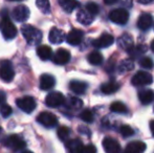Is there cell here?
<instances>
[{
	"instance_id": "cell-24",
	"label": "cell",
	"mask_w": 154,
	"mask_h": 153,
	"mask_svg": "<svg viewBox=\"0 0 154 153\" xmlns=\"http://www.w3.org/2000/svg\"><path fill=\"white\" fill-rule=\"evenodd\" d=\"M37 55L43 61H46V60L51 59V56H53V50L49 46L47 45H41L37 48Z\"/></svg>"
},
{
	"instance_id": "cell-29",
	"label": "cell",
	"mask_w": 154,
	"mask_h": 153,
	"mask_svg": "<svg viewBox=\"0 0 154 153\" xmlns=\"http://www.w3.org/2000/svg\"><path fill=\"white\" fill-rule=\"evenodd\" d=\"M88 62L92 65H100L103 62V56L100 51H92L88 55Z\"/></svg>"
},
{
	"instance_id": "cell-22",
	"label": "cell",
	"mask_w": 154,
	"mask_h": 153,
	"mask_svg": "<svg viewBox=\"0 0 154 153\" xmlns=\"http://www.w3.org/2000/svg\"><path fill=\"white\" fill-rule=\"evenodd\" d=\"M138 99L143 105H148L154 101V91L151 89H144L138 91Z\"/></svg>"
},
{
	"instance_id": "cell-21",
	"label": "cell",
	"mask_w": 154,
	"mask_h": 153,
	"mask_svg": "<svg viewBox=\"0 0 154 153\" xmlns=\"http://www.w3.org/2000/svg\"><path fill=\"white\" fill-rule=\"evenodd\" d=\"M69 88L72 92L77 94H83L85 93V91L87 90L88 88V85L85 83V82H82V81H71L69 83Z\"/></svg>"
},
{
	"instance_id": "cell-38",
	"label": "cell",
	"mask_w": 154,
	"mask_h": 153,
	"mask_svg": "<svg viewBox=\"0 0 154 153\" xmlns=\"http://www.w3.org/2000/svg\"><path fill=\"white\" fill-rule=\"evenodd\" d=\"M12 112H13L12 107L8 104H3L1 106V108H0V113H1V115L3 116V118H8V116H10L11 115H12Z\"/></svg>"
},
{
	"instance_id": "cell-25",
	"label": "cell",
	"mask_w": 154,
	"mask_h": 153,
	"mask_svg": "<svg viewBox=\"0 0 154 153\" xmlns=\"http://www.w3.org/2000/svg\"><path fill=\"white\" fill-rule=\"evenodd\" d=\"M120 88V85L119 83H116V81H110V82H107V83L103 84L101 86V90L103 93L105 94H112L114 92H116Z\"/></svg>"
},
{
	"instance_id": "cell-7",
	"label": "cell",
	"mask_w": 154,
	"mask_h": 153,
	"mask_svg": "<svg viewBox=\"0 0 154 153\" xmlns=\"http://www.w3.org/2000/svg\"><path fill=\"white\" fill-rule=\"evenodd\" d=\"M37 121L38 123H40L41 125H43L46 128H54L55 126H57L58 124V118L54 113L47 112V111H43L40 115L37 116Z\"/></svg>"
},
{
	"instance_id": "cell-44",
	"label": "cell",
	"mask_w": 154,
	"mask_h": 153,
	"mask_svg": "<svg viewBox=\"0 0 154 153\" xmlns=\"http://www.w3.org/2000/svg\"><path fill=\"white\" fill-rule=\"evenodd\" d=\"M116 0H111V1H105V3L106 4H113V3H116Z\"/></svg>"
},
{
	"instance_id": "cell-8",
	"label": "cell",
	"mask_w": 154,
	"mask_h": 153,
	"mask_svg": "<svg viewBox=\"0 0 154 153\" xmlns=\"http://www.w3.org/2000/svg\"><path fill=\"white\" fill-rule=\"evenodd\" d=\"M132 84L134 86H145V85H150L153 82V78L149 72H137L135 75L133 76L131 80Z\"/></svg>"
},
{
	"instance_id": "cell-16",
	"label": "cell",
	"mask_w": 154,
	"mask_h": 153,
	"mask_svg": "<svg viewBox=\"0 0 154 153\" xmlns=\"http://www.w3.org/2000/svg\"><path fill=\"white\" fill-rule=\"evenodd\" d=\"M153 25V17L148 13H145L140 16L137 20V27L142 31H146V29H150Z\"/></svg>"
},
{
	"instance_id": "cell-28",
	"label": "cell",
	"mask_w": 154,
	"mask_h": 153,
	"mask_svg": "<svg viewBox=\"0 0 154 153\" xmlns=\"http://www.w3.org/2000/svg\"><path fill=\"white\" fill-rule=\"evenodd\" d=\"M65 103H66L67 108H70L72 110H78V109H81L83 107L82 100H80L79 98H75V96H70Z\"/></svg>"
},
{
	"instance_id": "cell-43",
	"label": "cell",
	"mask_w": 154,
	"mask_h": 153,
	"mask_svg": "<svg viewBox=\"0 0 154 153\" xmlns=\"http://www.w3.org/2000/svg\"><path fill=\"white\" fill-rule=\"evenodd\" d=\"M150 130H151V132H152V134L154 136V120L150 122Z\"/></svg>"
},
{
	"instance_id": "cell-13",
	"label": "cell",
	"mask_w": 154,
	"mask_h": 153,
	"mask_svg": "<svg viewBox=\"0 0 154 153\" xmlns=\"http://www.w3.org/2000/svg\"><path fill=\"white\" fill-rule=\"evenodd\" d=\"M83 37H84V33L81 29H73L67 34L66 41L70 45H79L82 42V40H83Z\"/></svg>"
},
{
	"instance_id": "cell-4",
	"label": "cell",
	"mask_w": 154,
	"mask_h": 153,
	"mask_svg": "<svg viewBox=\"0 0 154 153\" xmlns=\"http://www.w3.org/2000/svg\"><path fill=\"white\" fill-rule=\"evenodd\" d=\"M15 77V70L10 61L4 60L0 62V79L3 82H12Z\"/></svg>"
},
{
	"instance_id": "cell-33",
	"label": "cell",
	"mask_w": 154,
	"mask_h": 153,
	"mask_svg": "<svg viewBox=\"0 0 154 153\" xmlns=\"http://www.w3.org/2000/svg\"><path fill=\"white\" fill-rule=\"evenodd\" d=\"M69 134H70V130H69L67 127L62 126L58 129V137H59L61 141H67L69 137Z\"/></svg>"
},
{
	"instance_id": "cell-15",
	"label": "cell",
	"mask_w": 154,
	"mask_h": 153,
	"mask_svg": "<svg viewBox=\"0 0 154 153\" xmlns=\"http://www.w3.org/2000/svg\"><path fill=\"white\" fill-rule=\"evenodd\" d=\"M48 39L49 42H51L53 44H60L66 39V37H65V34L62 29H58V27H53L49 32Z\"/></svg>"
},
{
	"instance_id": "cell-27",
	"label": "cell",
	"mask_w": 154,
	"mask_h": 153,
	"mask_svg": "<svg viewBox=\"0 0 154 153\" xmlns=\"http://www.w3.org/2000/svg\"><path fill=\"white\" fill-rule=\"evenodd\" d=\"M146 51H147V47L145 45H136V46L132 47L128 53H129V56L131 59H137V58L142 57Z\"/></svg>"
},
{
	"instance_id": "cell-32",
	"label": "cell",
	"mask_w": 154,
	"mask_h": 153,
	"mask_svg": "<svg viewBox=\"0 0 154 153\" xmlns=\"http://www.w3.org/2000/svg\"><path fill=\"white\" fill-rule=\"evenodd\" d=\"M134 67V63L132 60L130 59H126L124 61L121 62L120 64V72H130L132 70Z\"/></svg>"
},
{
	"instance_id": "cell-46",
	"label": "cell",
	"mask_w": 154,
	"mask_h": 153,
	"mask_svg": "<svg viewBox=\"0 0 154 153\" xmlns=\"http://www.w3.org/2000/svg\"><path fill=\"white\" fill-rule=\"evenodd\" d=\"M22 153H32V151H23Z\"/></svg>"
},
{
	"instance_id": "cell-18",
	"label": "cell",
	"mask_w": 154,
	"mask_h": 153,
	"mask_svg": "<svg viewBox=\"0 0 154 153\" xmlns=\"http://www.w3.org/2000/svg\"><path fill=\"white\" fill-rule=\"evenodd\" d=\"M85 146L79 139H70L66 143V148L69 153H82Z\"/></svg>"
},
{
	"instance_id": "cell-45",
	"label": "cell",
	"mask_w": 154,
	"mask_h": 153,
	"mask_svg": "<svg viewBox=\"0 0 154 153\" xmlns=\"http://www.w3.org/2000/svg\"><path fill=\"white\" fill-rule=\"evenodd\" d=\"M151 49H152V50L154 51V40L152 41V42H151Z\"/></svg>"
},
{
	"instance_id": "cell-6",
	"label": "cell",
	"mask_w": 154,
	"mask_h": 153,
	"mask_svg": "<svg viewBox=\"0 0 154 153\" xmlns=\"http://www.w3.org/2000/svg\"><path fill=\"white\" fill-rule=\"evenodd\" d=\"M109 19L116 24L124 25L129 20V14L125 8H116L110 12Z\"/></svg>"
},
{
	"instance_id": "cell-26",
	"label": "cell",
	"mask_w": 154,
	"mask_h": 153,
	"mask_svg": "<svg viewBox=\"0 0 154 153\" xmlns=\"http://www.w3.org/2000/svg\"><path fill=\"white\" fill-rule=\"evenodd\" d=\"M59 4L66 13H71L80 6V3L75 0H60Z\"/></svg>"
},
{
	"instance_id": "cell-14",
	"label": "cell",
	"mask_w": 154,
	"mask_h": 153,
	"mask_svg": "<svg viewBox=\"0 0 154 153\" xmlns=\"http://www.w3.org/2000/svg\"><path fill=\"white\" fill-rule=\"evenodd\" d=\"M103 148L106 153H120L121 146L116 139L106 137L103 139Z\"/></svg>"
},
{
	"instance_id": "cell-34",
	"label": "cell",
	"mask_w": 154,
	"mask_h": 153,
	"mask_svg": "<svg viewBox=\"0 0 154 153\" xmlns=\"http://www.w3.org/2000/svg\"><path fill=\"white\" fill-rule=\"evenodd\" d=\"M80 118H81L82 121H84L86 123L93 122V113L90 110H88V109H85V110L82 111L81 115H80Z\"/></svg>"
},
{
	"instance_id": "cell-11",
	"label": "cell",
	"mask_w": 154,
	"mask_h": 153,
	"mask_svg": "<svg viewBox=\"0 0 154 153\" xmlns=\"http://www.w3.org/2000/svg\"><path fill=\"white\" fill-rule=\"evenodd\" d=\"M70 60V53L65 48H59L53 57V62L58 65H64Z\"/></svg>"
},
{
	"instance_id": "cell-1",
	"label": "cell",
	"mask_w": 154,
	"mask_h": 153,
	"mask_svg": "<svg viewBox=\"0 0 154 153\" xmlns=\"http://www.w3.org/2000/svg\"><path fill=\"white\" fill-rule=\"evenodd\" d=\"M21 33H22L23 37L26 40L29 45H38L42 40V33L40 29H38L37 27L32 26L29 24L22 25L21 27Z\"/></svg>"
},
{
	"instance_id": "cell-3",
	"label": "cell",
	"mask_w": 154,
	"mask_h": 153,
	"mask_svg": "<svg viewBox=\"0 0 154 153\" xmlns=\"http://www.w3.org/2000/svg\"><path fill=\"white\" fill-rule=\"evenodd\" d=\"M4 145L10 149H12L13 151H20V150L24 149L26 144L21 136L17 134H12L4 139Z\"/></svg>"
},
{
	"instance_id": "cell-17",
	"label": "cell",
	"mask_w": 154,
	"mask_h": 153,
	"mask_svg": "<svg viewBox=\"0 0 154 153\" xmlns=\"http://www.w3.org/2000/svg\"><path fill=\"white\" fill-rule=\"evenodd\" d=\"M147 146L142 141H134L127 145L125 153H144Z\"/></svg>"
},
{
	"instance_id": "cell-30",
	"label": "cell",
	"mask_w": 154,
	"mask_h": 153,
	"mask_svg": "<svg viewBox=\"0 0 154 153\" xmlns=\"http://www.w3.org/2000/svg\"><path fill=\"white\" fill-rule=\"evenodd\" d=\"M110 109H111L112 112H116V113H126L127 112V107H126V105L122 102L112 103L111 106H110Z\"/></svg>"
},
{
	"instance_id": "cell-35",
	"label": "cell",
	"mask_w": 154,
	"mask_h": 153,
	"mask_svg": "<svg viewBox=\"0 0 154 153\" xmlns=\"http://www.w3.org/2000/svg\"><path fill=\"white\" fill-rule=\"evenodd\" d=\"M120 132L124 137H130L134 134V130L128 125H123L120 128Z\"/></svg>"
},
{
	"instance_id": "cell-40",
	"label": "cell",
	"mask_w": 154,
	"mask_h": 153,
	"mask_svg": "<svg viewBox=\"0 0 154 153\" xmlns=\"http://www.w3.org/2000/svg\"><path fill=\"white\" fill-rule=\"evenodd\" d=\"M79 132L81 133V134H84V135H90L91 134V132H90V130L87 128V127L85 126H82V127H79Z\"/></svg>"
},
{
	"instance_id": "cell-20",
	"label": "cell",
	"mask_w": 154,
	"mask_h": 153,
	"mask_svg": "<svg viewBox=\"0 0 154 153\" xmlns=\"http://www.w3.org/2000/svg\"><path fill=\"white\" fill-rule=\"evenodd\" d=\"M56 80L51 75L44 74L40 78V88L42 90H48L55 86Z\"/></svg>"
},
{
	"instance_id": "cell-31",
	"label": "cell",
	"mask_w": 154,
	"mask_h": 153,
	"mask_svg": "<svg viewBox=\"0 0 154 153\" xmlns=\"http://www.w3.org/2000/svg\"><path fill=\"white\" fill-rule=\"evenodd\" d=\"M36 5L43 14H47L51 12V3L47 0H38L36 1Z\"/></svg>"
},
{
	"instance_id": "cell-37",
	"label": "cell",
	"mask_w": 154,
	"mask_h": 153,
	"mask_svg": "<svg viewBox=\"0 0 154 153\" xmlns=\"http://www.w3.org/2000/svg\"><path fill=\"white\" fill-rule=\"evenodd\" d=\"M140 65L142 66V67H144V68H147V69H151V68L153 67L154 63L149 57H144V58H142V59H140Z\"/></svg>"
},
{
	"instance_id": "cell-42",
	"label": "cell",
	"mask_w": 154,
	"mask_h": 153,
	"mask_svg": "<svg viewBox=\"0 0 154 153\" xmlns=\"http://www.w3.org/2000/svg\"><path fill=\"white\" fill-rule=\"evenodd\" d=\"M3 139H4V131H3V129L0 127V142H1Z\"/></svg>"
},
{
	"instance_id": "cell-5",
	"label": "cell",
	"mask_w": 154,
	"mask_h": 153,
	"mask_svg": "<svg viewBox=\"0 0 154 153\" xmlns=\"http://www.w3.org/2000/svg\"><path fill=\"white\" fill-rule=\"evenodd\" d=\"M16 104H17V106H18V108L25 113L32 112L37 106V103H36V101H35V99L29 96L18 99Z\"/></svg>"
},
{
	"instance_id": "cell-10",
	"label": "cell",
	"mask_w": 154,
	"mask_h": 153,
	"mask_svg": "<svg viewBox=\"0 0 154 153\" xmlns=\"http://www.w3.org/2000/svg\"><path fill=\"white\" fill-rule=\"evenodd\" d=\"M29 15H31L29 8L26 5H23V4L15 6L14 10H13V18L18 22L26 21L29 18Z\"/></svg>"
},
{
	"instance_id": "cell-9",
	"label": "cell",
	"mask_w": 154,
	"mask_h": 153,
	"mask_svg": "<svg viewBox=\"0 0 154 153\" xmlns=\"http://www.w3.org/2000/svg\"><path fill=\"white\" fill-rule=\"evenodd\" d=\"M65 103L64 96L59 91L49 92L45 98V104L48 107H59Z\"/></svg>"
},
{
	"instance_id": "cell-41",
	"label": "cell",
	"mask_w": 154,
	"mask_h": 153,
	"mask_svg": "<svg viewBox=\"0 0 154 153\" xmlns=\"http://www.w3.org/2000/svg\"><path fill=\"white\" fill-rule=\"evenodd\" d=\"M5 99H6V96H5V93H4L2 90H0V104H2V103L5 101Z\"/></svg>"
},
{
	"instance_id": "cell-39",
	"label": "cell",
	"mask_w": 154,
	"mask_h": 153,
	"mask_svg": "<svg viewBox=\"0 0 154 153\" xmlns=\"http://www.w3.org/2000/svg\"><path fill=\"white\" fill-rule=\"evenodd\" d=\"M82 153H97V148L93 145H87L84 147Z\"/></svg>"
},
{
	"instance_id": "cell-12",
	"label": "cell",
	"mask_w": 154,
	"mask_h": 153,
	"mask_svg": "<svg viewBox=\"0 0 154 153\" xmlns=\"http://www.w3.org/2000/svg\"><path fill=\"white\" fill-rule=\"evenodd\" d=\"M113 42H114V38L111 35H109V34H103V35H101L97 39H95L92 44L97 48H106V47H109L110 45L113 44Z\"/></svg>"
},
{
	"instance_id": "cell-23",
	"label": "cell",
	"mask_w": 154,
	"mask_h": 153,
	"mask_svg": "<svg viewBox=\"0 0 154 153\" xmlns=\"http://www.w3.org/2000/svg\"><path fill=\"white\" fill-rule=\"evenodd\" d=\"M77 20L83 25H89L93 21V16L90 15L86 10H80L77 14Z\"/></svg>"
},
{
	"instance_id": "cell-19",
	"label": "cell",
	"mask_w": 154,
	"mask_h": 153,
	"mask_svg": "<svg viewBox=\"0 0 154 153\" xmlns=\"http://www.w3.org/2000/svg\"><path fill=\"white\" fill-rule=\"evenodd\" d=\"M118 43H119V46H120L121 48L125 49V50H127V51H129L130 49L134 46L133 38H132L131 35H129V34H127V33L124 34V35H122L120 38H119Z\"/></svg>"
},
{
	"instance_id": "cell-2",
	"label": "cell",
	"mask_w": 154,
	"mask_h": 153,
	"mask_svg": "<svg viewBox=\"0 0 154 153\" xmlns=\"http://www.w3.org/2000/svg\"><path fill=\"white\" fill-rule=\"evenodd\" d=\"M0 32H1L2 36L6 40H12L17 36V29L13 22L8 18V17H3L0 20Z\"/></svg>"
},
{
	"instance_id": "cell-36",
	"label": "cell",
	"mask_w": 154,
	"mask_h": 153,
	"mask_svg": "<svg viewBox=\"0 0 154 153\" xmlns=\"http://www.w3.org/2000/svg\"><path fill=\"white\" fill-rule=\"evenodd\" d=\"M86 11L89 13L90 15L92 16H95V15L99 13L100 8H99V5L94 2H89V3L86 4Z\"/></svg>"
}]
</instances>
